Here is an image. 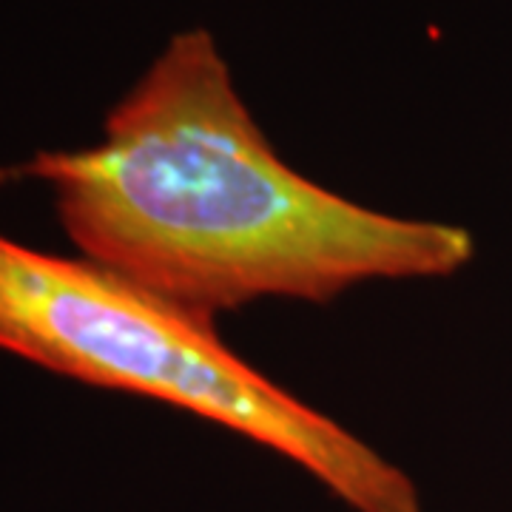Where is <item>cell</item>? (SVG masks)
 Returning <instances> with one entry per match:
<instances>
[{
    "label": "cell",
    "instance_id": "obj_1",
    "mask_svg": "<svg viewBox=\"0 0 512 512\" xmlns=\"http://www.w3.org/2000/svg\"><path fill=\"white\" fill-rule=\"evenodd\" d=\"M35 180L83 259L214 319L262 299L333 302L367 282L447 279L467 228L384 214L285 163L208 29H183L106 114L100 143L0 168Z\"/></svg>",
    "mask_w": 512,
    "mask_h": 512
},
{
    "label": "cell",
    "instance_id": "obj_2",
    "mask_svg": "<svg viewBox=\"0 0 512 512\" xmlns=\"http://www.w3.org/2000/svg\"><path fill=\"white\" fill-rule=\"evenodd\" d=\"M0 350L74 382L177 407L302 467L356 512H421L413 478L185 311L83 256L0 234Z\"/></svg>",
    "mask_w": 512,
    "mask_h": 512
}]
</instances>
